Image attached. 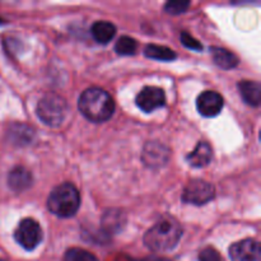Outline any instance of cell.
Segmentation results:
<instances>
[{
    "instance_id": "cell-14",
    "label": "cell",
    "mask_w": 261,
    "mask_h": 261,
    "mask_svg": "<svg viewBox=\"0 0 261 261\" xmlns=\"http://www.w3.org/2000/svg\"><path fill=\"white\" fill-rule=\"evenodd\" d=\"M92 36L99 43H109L116 35V27L110 22H96L92 25Z\"/></svg>"
},
{
    "instance_id": "cell-3",
    "label": "cell",
    "mask_w": 261,
    "mask_h": 261,
    "mask_svg": "<svg viewBox=\"0 0 261 261\" xmlns=\"http://www.w3.org/2000/svg\"><path fill=\"white\" fill-rule=\"evenodd\" d=\"M81 206V195L71 184H61L51 191L47 199V208L60 218H69L78 212Z\"/></svg>"
},
{
    "instance_id": "cell-12",
    "label": "cell",
    "mask_w": 261,
    "mask_h": 261,
    "mask_svg": "<svg viewBox=\"0 0 261 261\" xmlns=\"http://www.w3.org/2000/svg\"><path fill=\"white\" fill-rule=\"evenodd\" d=\"M239 91L241 94L242 99L247 105L251 106H259L261 98V88L257 82L244 81L239 83Z\"/></svg>"
},
{
    "instance_id": "cell-21",
    "label": "cell",
    "mask_w": 261,
    "mask_h": 261,
    "mask_svg": "<svg viewBox=\"0 0 261 261\" xmlns=\"http://www.w3.org/2000/svg\"><path fill=\"white\" fill-rule=\"evenodd\" d=\"M199 261H223L219 252L213 247H206L199 254Z\"/></svg>"
},
{
    "instance_id": "cell-5",
    "label": "cell",
    "mask_w": 261,
    "mask_h": 261,
    "mask_svg": "<svg viewBox=\"0 0 261 261\" xmlns=\"http://www.w3.org/2000/svg\"><path fill=\"white\" fill-rule=\"evenodd\" d=\"M15 241L23 247V249L32 251L38 245L41 244L43 239L42 229L41 226L32 218L23 219L19 223L18 228L14 232Z\"/></svg>"
},
{
    "instance_id": "cell-18",
    "label": "cell",
    "mask_w": 261,
    "mask_h": 261,
    "mask_svg": "<svg viewBox=\"0 0 261 261\" xmlns=\"http://www.w3.org/2000/svg\"><path fill=\"white\" fill-rule=\"evenodd\" d=\"M64 261H98L92 252L87 250L79 249V247H73L69 249L64 255Z\"/></svg>"
},
{
    "instance_id": "cell-9",
    "label": "cell",
    "mask_w": 261,
    "mask_h": 261,
    "mask_svg": "<svg viewBox=\"0 0 261 261\" xmlns=\"http://www.w3.org/2000/svg\"><path fill=\"white\" fill-rule=\"evenodd\" d=\"M198 111L205 117H214L223 109V97L214 91H205L196 101Z\"/></svg>"
},
{
    "instance_id": "cell-2",
    "label": "cell",
    "mask_w": 261,
    "mask_h": 261,
    "mask_svg": "<svg viewBox=\"0 0 261 261\" xmlns=\"http://www.w3.org/2000/svg\"><path fill=\"white\" fill-rule=\"evenodd\" d=\"M182 236V227L176 219L163 218L155 223L144 236V244L149 250L165 252L175 249Z\"/></svg>"
},
{
    "instance_id": "cell-10",
    "label": "cell",
    "mask_w": 261,
    "mask_h": 261,
    "mask_svg": "<svg viewBox=\"0 0 261 261\" xmlns=\"http://www.w3.org/2000/svg\"><path fill=\"white\" fill-rule=\"evenodd\" d=\"M170 157V150L167 147L157 142L148 143L143 153V160L149 167H160L166 165Z\"/></svg>"
},
{
    "instance_id": "cell-20",
    "label": "cell",
    "mask_w": 261,
    "mask_h": 261,
    "mask_svg": "<svg viewBox=\"0 0 261 261\" xmlns=\"http://www.w3.org/2000/svg\"><path fill=\"white\" fill-rule=\"evenodd\" d=\"M189 5H190V3L188 2H170L165 5V9L166 12L171 13V14H180L188 9Z\"/></svg>"
},
{
    "instance_id": "cell-1",
    "label": "cell",
    "mask_w": 261,
    "mask_h": 261,
    "mask_svg": "<svg viewBox=\"0 0 261 261\" xmlns=\"http://www.w3.org/2000/svg\"><path fill=\"white\" fill-rule=\"evenodd\" d=\"M79 110L92 122H105L114 115L115 102L111 94L98 87L86 89L78 101Z\"/></svg>"
},
{
    "instance_id": "cell-11",
    "label": "cell",
    "mask_w": 261,
    "mask_h": 261,
    "mask_svg": "<svg viewBox=\"0 0 261 261\" xmlns=\"http://www.w3.org/2000/svg\"><path fill=\"white\" fill-rule=\"evenodd\" d=\"M213 153H212V148L208 143L201 142L196 145L195 149L186 157L188 162L190 163L193 167H204L208 165L212 161Z\"/></svg>"
},
{
    "instance_id": "cell-13",
    "label": "cell",
    "mask_w": 261,
    "mask_h": 261,
    "mask_svg": "<svg viewBox=\"0 0 261 261\" xmlns=\"http://www.w3.org/2000/svg\"><path fill=\"white\" fill-rule=\"evenodd\" d=\"M8 182L13 190L19 193V191H24L25 189L30 188L32 184V176L24 167H15L9 173Z\"/></svg>"
},
{
    "instance_id": "cell-23",
    "label": "cell",
    "mask_w": 261,
    "mask_h": 261,
    "mask_svg": "<svg viewBox=\"0 0 261 261\" xmlns=\"http://www.w3.org/2000/svg\"><path fill=\"white\" fill-rule=\"evenodd\" d=\"M0 261H4V260H0Z\"/></svg>"
},
{
    "instance_id": "cell-16",
    "label": "cell",
    "mask_w": 261,
    "mask_h": 261,
    "mask_svg": "<svg viewBox=\"0 0 261 261\" xmlns=\"http://www.w3.org/2000/svg\"><path fill=\"white\" fill-rule=\"evenodd\" d=\"M144 54L147 58L153 59V60H160V61H171V60H175V59L177 58L175 51L160 45L145 46Z\"/></svg>"
},
{
    "instance_id": "cell-4",
    "label": "cell",
    "mask_w": 261,
    "mask_h": 261,
    "mask_svg": "<svg viewBox=\"0 0 261 261\" xmlns=\"http://www.w3.org/2000/svg\"><path fill=\"white\" fill-rule=\"evenodd\" d=\"M37 116L43 124L48 126H59L65 120L68 106L65 99L55 93H47L40 99L37 105Z\"/></svg>"
},
{
    "instance_id": "cell-6",
    "label": "cell",
    "mask_w": 261,
    "mask_h": 261,
    "mask_svg": "<svg viewBox=\"0 0 261 261\" xmlns=\"http://www.w3.org/2000/svg\"><path fill=\"white\" fill-rule=\"evenodd\" d=\"M214 188L212 184L204 180H193L184 190V201L195 205H204L214 198Z\"/></svg>"
},
{
    "instance_id": "cell-8",
    "label": "cell",
    "mask_w": 261,
    "mask_h": 261,
    "mask_svg": "<svg viewBox=\"0 0 261 261\" xmlns=\"http://www.w3.org/2000/svg\"><path fill=\"white\" fill-rule=\"evenodd\" d=\"M166 103V94L158 87H145L137 96V105L142 111L153 112L163 107Z\"/></svg>"
},
{
    "instance_id": "cell-19",
    "label": "cell",
    "mask_w": 261,
    "mask_h": 261,
    "mask_svg": "<svg viewBox=\"0 0 261 261\" xmlns=\"http://www.w3.org/2000/svg\"><path fill=\"white\" fill-rule=\"evenodd\" d=\"M181 42L184 43V46H185V47L190 48V50H195V51L203 50V46H201V43L199 42L198 40H195L193 36L189 35V33H186V32L181 33Z\"/></svg>"
},
{
    "instance_id": "cell-22",
    "label": "cell",
    "mask_w": 261,
    "mask_h": 261,
    "mask_svg": "<svg viewBox=\"0 0 261 261\" xmlns=\"http://www.w3.org/2000/svg\"><path fill=\"white\" fill-rule=\"evenodd\" d=\"M142 261H171L166 257H161V256H148L145 259H143Z\"/></svg>"
},
{
    "instance_id": "cell-7",
    "label": "cell",
    "mask_w": 261,
    "mask_h": 261,
    "mask_svg": "<svg viewBox=\"0 0 261 261\" xmlns=\"http://www.w3.org/2000/svg\"><path fill=\"white\" fill-rule=\"evenodd\" d=\"M229 257L232 261H261L259 242L252 239L236 242L229 249Z\"/></svg>"
},
{
    "instance_id": "cell-15",
    "label": "cell",
    "mask_w": 261,
    "mask_h": 261,
    "mask_svg": "<svg viewBox=\"0 0 261 261\" xmlns=\"http://www.w3.org/2000/svg\"><path fill=\"white\" fill-rule=\"evenodd\" d=\"M213 59L214 63L222 69H233L239 64V59L231 51L226 50V48L221 47H213Z\"/></svg>"
},
{
    "instance_id": "cell-17",
    "label": "cell",
    "mask_w": 261,
    "mask_h": 261,
    "mask_svg": "<svg viewBox=\"0 0 261 261\" xmlns=\"http://www.w3.org/2000/svg\"><path fill=\"white\" fill-rule=\"evenodd\" d=\"M137 47L138 43L134 38L129 37V36H122L116 42L115 50L120 55H134L135 51H137Z\"/></svg>"
}]
</instances>
